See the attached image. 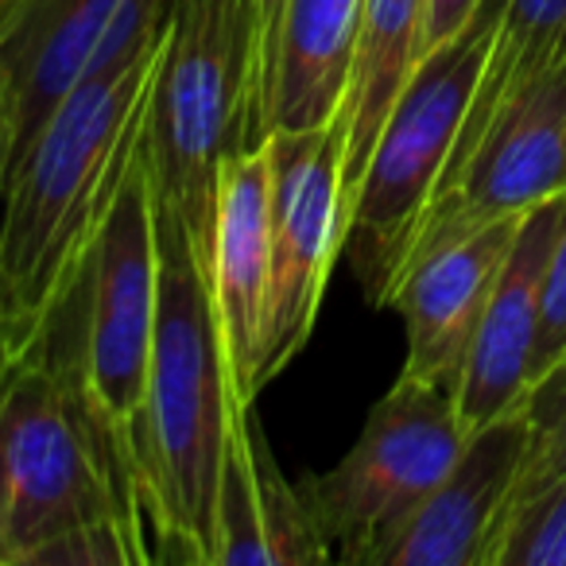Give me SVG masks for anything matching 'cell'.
I'll use <instances>...</instances> for the list:
<instances>
[{"label": "cell", "instance_id": "cell-1", "mask_svg": "<svg viewBox=\"0 0 566 566\" xmlns=\"http://www.w3.org/2000/svg\"><path fill=\"white\" fill-rule=\"evenodd\" d=\"M159 198L151 144L105 218L86 268L32 346L71 396L109 481L136 566L171 563L164 496L148 434L151 346L159 307Z\"/></svg>", "mask_w": 566, "mask_h": 566}, {"label": "cell", "instance_id": "cell-2", "mask_svg": "<svg viewBox=\"0 0 566 566\" xmlns=\"http://www.w3.org/2000/svg\"><path fill=\"white\" fill-rule=\"evenodd\" d=\"M171 12V9H167ZM167 17L71 90L17 151L0 213V361L32 354L148 140Z\"/></svg>", "mask_w": 566, "mask_h": 566}, {"label": "cell", "instance_id": "cell-3", "mask_svg": "<svg viewBox=\"0 0 566 566\" xmlns=\"http://www.w3.org/2000/svg\"><path fill=\"white\" fill-rule=\"evenodd\" d=\"M148 144L159 206L182 226L210 283L221 175L233 156L264 144L252 105L249 0H171Z\"/></svg>", "mask_w": 566, "mask_h": 566}, {"label": "cell", "instance_id": "cell-4", "mask_svg": "<svg viewBox=\"0 0 566 566\" xmlns=\"http://www.w3.org/2000/svg\"><path fill=\"white\" fill-rule=\"evenodd\" d=\"M159 307L148 434L175 566H210L213 504L229 431L218 315L182 226L159 206Z\"/></svg>", "mask_w": 566, "mask_h": 566}, {"label": "cell", "instance_id": "cell-5", "mask_svg": "<svg viewBox=\"0 0 566 566\" xmlns=\"http://www.w3.org/2000/svg\"><path fill=\"white\" fill-rule=\"evenodd\" d=\"M504 0H481L478 17L416 66L392 105L349 213V260L373 307H392L431 198L478 90Z\"/></svg>", "mask_w": 566, "mask_h": 566}, {"label": "cell", "instance_id": "cell-6", "mask_svg": "<svg viewBox=\"0 0 566 566\" xmlns=\"http://www.w3.org/2000/svg\"><path fill=\"white\" fill-rule=\"evenodd\" d=\"M102 520L120 524L71 396L40 354L0 361V566Z\"/></svg>", "mask_w": 566, "mask_h": 566}, {"label": "cell", "instance_id": "cell-7", "mask_svg": "<svg viewBox=\"0 0 566 566\" xmlns=\"http://www.w3.org/2000/svg\"><path fill=\"white\" fill-rule=\"evenodd\" d=\"M454 396L400 377L369 411L357 442L323 478L303 481L338 563L373 566L465 447Z\"/></svg>", "mask_w": 566, "mask_h": 566}, {"label": "cell", "instance_id": "cell-8", "mask_svg": "<svg viewBox=\"0 0 566 566\" xmlns=\"http://www.w3.org/2000/svg\"><path fill=\"white\" fill-rule=\"evenodd\" d=\"M272 210H268V315L260 388H268L315 334L326 283L349 241L342 148L334 125L283 128L268 136Z\"/></svg>", "mask_w": 566, "mask_h": 566}, {"label": "cell", "instance_id": "cell-9", "mask_svg": "<svg viewBox=\"0 0 566 566\" xmlns=\"http://www.w3.org/2000/svg\"><path fill=\"white\" fill-rule=\"evenodd\" d=\"M167 9L171 0H0V94L17 117V151L78 82L164 24Z\"/></svg>", "mask_w": 566, "mask_h": 566}, {"label": "cell", "instance_id": "cell-10", "mask_svg": "<svg viewBox=\"0 0 566 566\" xmlns=\"http://www.w3.org/2000/svg\"><path fill=\"white\" fill-rule=\"evenodd\" d=\"M566 195V66L532 86L431 202L408 268L439 244ZM403 268V272H408Z\"/></svg>", "mask_w": 566, "mask_h": 566}, {"label": "cell", "instance_id": "cell-11", "mask_svg": "<svg viewBox=\"0 0 566 566\" xmlns=\"http://www.w3.org/2000/svg\"><path fill=\"white\" fill-rule=\"evenodd\" d=\"M527 442L532 423L524 403L473 427L447 478L385 543L373 566H485V551L516 493Z\"/></svg>", "mask_w": 566, "mask_h": 566}, {"label": "cell", "instance_id": "cell-12", "mask_svg": "<svg viewBox=\"0 0 566 566\" xmlns=\"http://www.w3.org/2000/svg\"><path fill=\"white\" fill-rule=\"evenodd\" d=\"M334 558L307 489L283 478L256 408L229 411L210 566H323Z\"/></svg>", "mask_w": 566, "mask_h": 566}, {"label": "cell", "instance_id": "cell-13", "mask_svg": "<svg viewBox=\"0 0 566 566\" xmlns=\"http://www.w3.org/2000/svg\"><path fill=\"white\" fill-rule=\"evenodd\" d=\"M520 218H501L485 229L454 237L403 272L392 295V307L400 311L403 334H408L400 377L458 396L473 334L516 241Z\"/></svg>", "mask_w": 566, "mask_h": 566}, {"label": "cell", "instance_id": "cell-14", "mask_svg": "<svg viewBox=\"0 0 566 566\" xmlns=\"http://www.w3.org/2000/svg\"><path fill=\"white\" fill-rule=\"evenodd\" d=\"M268 210L272 159L268 140L233 156L221 175L218 229H213L210 295L218 315L221 357L229 380V411L256 408L260 357L268 315Z\"/></svg>", "mask_w": 566, "mask_h": 566}, {"label": "cell", "instance_id": "cell-15", "mask_svg": "<svg viewBox=\"0 0 566 566\" xmlns=\"http://www.w3.org/2000/svg\"><path fill=\"white\" fill-rule=\"evenodd\" d=\"M566 218V195L532 206L520 218L516 241L509 249L489 307L473 334L454 408L465 431L520 408L532 388V357L539 338V295L551 244Z\"/></svg>", "mask_w": 566, "mask_h": 566}, {"label": "cell", "instance_id": "cell-16", "mask_svg": "<svg viewBox=\"0 0 566 566\" xmlns=\"http://www.w3.org/2000/svg\"><path fill=\"white\" fill-rule=\"evenodd\" d=\"M423 20L427 0H365L354 59H349V82L338 117H334L342 148V190H346L349 213H354L357 187L365 179L380 128H385L392 105L400 102L416 66L427 59Z\"/></svg>", "mask_w": 566, "mask_h": 566}, {"label": "cell", "instance_id": "cell-17", "mask_svg": "<svg viewBox=\"0 0 566 566\" xmlns=\"http://www.w3.org/2000/svg\"><path fill=\"white\" fill-rule=\"evenodd\" d=\"M365 0H287L275 35L268 136L338 117Z\"/></svg>", "mask_w": 566, "mask_h": 566}, {"label": "cell", "instance_id": "cell-18", "mask_svg": "<svg viewBox=\"0 0 566 566\" xmlns=\"http://www.w3.org/2000/svg\"><path fill=\"white\" fill-rule=\"evenodd\" d=\"M563 66H566V0H504L501 24H496L493 43H489L478 90H473V102L465 109L462 128H458L454 151H450V164L442 171L434 198L462 175V167L473 159V151L489 136V128L527 90L539 86L547 74L563 71Z\"/></svg>", "mask_w": 566, "mask_h": 566}, {"label": "cell", "instance_id": "cell-19", "mask_svg": "<svg viewBox=\"0 0 566 566\" xmlns=\"http://www.w3.org/2000/svg\"><path fill=\"white\" fill-rule=\"evenodd\" d=\"M485 566H566V481L512 496Z\"/></svg>", "mask_w": 566, "mask_h": 566}, {"label": "cell", "instance_id": "cell-20", "mask_svg": "<svg viewBox=\"0 0 566 566\" xmlns=\"http://www.w3.org/2000/svg\"><path fill=\"white\" fill-rule=\"evenodd\" d=\"M524 408L532 423V442H527L516 493L547 485V481H566V354L527 388Z\"/></svg>", "mask_w": 566, "mask_h": 566}, {"label": "cell", "instance_id": "cell-21", "mask_svg": "<svg viewBox=\"0 0 566 566\" xmlns=\"http://www.w3.org/2000/svg\"><path fill=\"white\" fill-rule=\"evenodd\" d=\"M566 354V218L551 244L547 268H543V295H539V338L532 357V385Z\"/></svg>", "mask_w": 566, "mask_h": 566}, {"label": "cell", "instance_id": "cell-22", "mask_svg": "<svg viewBox=\"0 0 566 566\" xmlns=\"http://www.w3.org/2000/svg\"><path fill=\"white\" fill-rule=\"evenodd\" d=\"M252 4V105H256L260 133L268 140V86H272V55L275 35L287 0H249Z\"/></svg>", "mask_w": 566, "mask_h": 566}, {"label": "cell", "instance_id": "cell-23", "mask_svg": "<svg viewBox=\"0 0 566 566\" xmlns=\"http://www.w3.org/2000/svg\"><path fill=\"white\" fill-rule=\"evenodd\" d=\"M481 0H427V20H423V43L427 55L442 43H450L473 17H478Z\"/></svg>", "mask_w": 566, "mask_h": 566}, {"label": "cell", "instance_id": "cell-24", "mask_svg": "<svg viewBox=\"0 0 566 566\" xmlns=\"http://www.w3.org/2000/svg\"><path fill=\"white\" fill-rule=\"evenodd\" d=\"M12 156H17V117L9 97L0 94V213H4V190H9ZM0 315H4V264H0Z\"/></svg>", "mask_w": 566, "mask_h": 566}]
</instances>
